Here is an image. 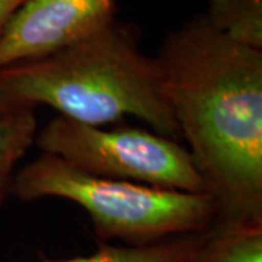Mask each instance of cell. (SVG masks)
I'll return each instance as SVG.
<instances>
[{"instance_id": "1", "label": "cell", "mask_w": 262, "mask_h": 262, "mask_svg": "<svg viewBox=\"0 0 262 262\" xmlns=\"http://www.w3.org/2000/svg\"><path fill=\"white\" fill-rule=\"evenodd\" d=\"M156 58L217 219H262V51L200 13L169 32Z\"/></svg>"}, {"instance_id": "2", "label": "cell", "mask_w": 262, "mask_h": 262, "mask_svg": "<svg viewBox=\"0 0 262 262\" xmlns=\"http://www.w3.org/2000/svg\"><path fill=\"white\" fill-rule=\"evenodd\" d=\"M0 89L15 106L47 105L89 125L128 115L162 136L181 139L159 60L143 53L136 35L117 19L72 47L2 69Z\"/></svg>"}, {"instance_id": "3", "label": "cell", "mask_w": 262, "mask_h": 262, "mask_svg": "<svg viewBox=\"0 0 262 262\" xmlns=\"http://www.w3.org/2000/svg\"><path fill=\"white\" fill-rule=\"evenodd\" d=\"M12 195L22 201H72L89 214L102 241H121L128 246L201 232L217 217L211 194L103 178L50 153H42L13 175Z\"/></svg>"}, {"instance_id": "4", "label": "cell", "mask_w": 262, "mask_h": 262, "mask_svg": "<svg viewBox=\"0 0 262 262\" xmlns=\"http://www.w3.org/2000/svg\"><path fill=\"white\" fill-rule=\"evenodd\" d=\"M42 153L103 178L210 194L206 179L178 140L137 127L89 125L58 115L37 133Z\"/></svg>"}, {"instance_id": "5", "label": "cell", "mask_w": 262, "mask_h": 262, "mask_svg": "<svg viewBox=\"0 0 262 262\" xmlns=\"http://www.w3.org/2000/svg\"><path fill=\"white\" fill-rule=\"evenodd\" d=\"M117 0H27L0 35V70L72 47L115 20Z\"/></svg>"}, {"instance_id": "6", "label": "cell", "mask_w": 262, "mask_h": 262, "mask_svg": "<svg viewBox=\"0 0 262 262\" xmlns=\"http://www.w3.org/2000/svg\"><path fill=\"white\" fill-rule=\"evenodd\" d=\"M207 229L141 246L102 245L91 255L53 262H201Z\"/></svg>"}, {"instance_id": "7", "label": "cell", "mask_w": 262, "mask_h": 262, "mask_svg": "<svg viewBox=\"0 0 262 262\" xmlns=\"http://www.w3.org/2000/svg\"><path fill=\"white\" fill-rule=\"evenodd\" d=\"M201 262H262V219H217L208 226Z\"/></svg>"}, {"instance_id": "8", "label": "cell", "mask_w": 262, "mask_h": 262, "mask_svg": "<svg viewBox=\"0 0 262 262\" xmlns=\"http://www.w3.org/2000/svg\"><path fill=\"white\" fill-rule=\"evenodd\" d=\"M204 15L227 38L262 51V0H207Z\"/></svg>"}, {"instance_id": "9", "label": "cell", "mask_w": 262, "mask_h": 262, "mask_svg": "<svg viewBox=\"0 0 262 262\" xmlns=\"http://www.w3.org/2000/svg\"><path fill=\"white\" fill-rule=\"evenodd\" d=\"M35 108L0 111V166H12L25 156L37 137Z\"/></svg>"}, {"instance_id": "10", "label": "cell", "mask_w": 262, "mask_h": 262, "mask_svg": "<svg viewBox=\"0 0 262 262\" xmlns=\"http://www.w3.org/2000/svg\"><path fill=\"white\" fill-rule=\"evenodd\" d=\"M27 0H0V35L8 25L12 15L25 3Z\"/></svg>"}, {"instance_id": "11", "label": "cell", "mask_w": 262, "mask_h": 262, "mask_svg": "<svg viewBox=\"0 0 262 262\" xmlns=\"http://www.w3.org/2000/svg\"><path fill=\"white\" fill-rule=\"evenodd\" d=\"M15 168L12 166H0V207L12 194V182L15 175Z\"/></svg>"}, {"instance_id": "12", "label": "cell", "mask_w": 262, "mask_h": 262, "mask_svg": "<svg viewBox=\"0 0 262 262\" xmlns=\"http://www.w3.org/2000/svg\"><path fill=\"white\" fill-rule=\"evenodd\" d=\"M10 108H18V106H15L13 103L10 102L9 98L3 94L2 89H0V111H6V110H10Z\"/></svg>"}]
</instances>
